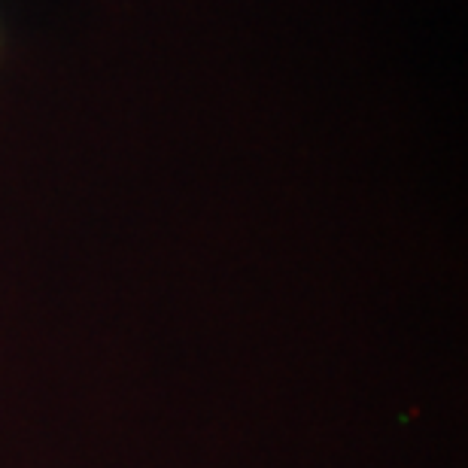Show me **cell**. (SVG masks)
I'll return each mask as SVG.
<instances>
[{"mask_svg": "<svg viewBox=\"0 0 468 468\" xmlns=\"http://www.w3.org/2000/svg\"><path fill=\"white\" fill-rule=\"evenodd\" d=\"M4 55H6V22L4 13H0V64H4Z\"/></svg>", "mask_w": 468, "mask_h": 468, "instance_id": "obj_1", "label": "cell"}]
</instances>
